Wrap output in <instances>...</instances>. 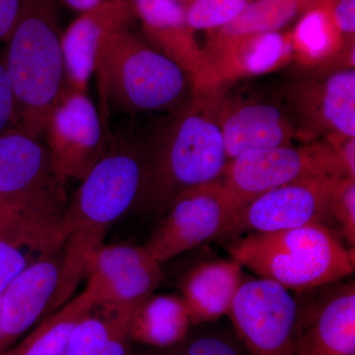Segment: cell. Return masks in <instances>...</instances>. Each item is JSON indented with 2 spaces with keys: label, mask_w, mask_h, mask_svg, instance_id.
I'll return each mask as SVG.
<instances>
[{
  "label": "cell",
  "mask_w": 355,
  "mask_h": 355,
  "mask_svg": "<svg viewBox=\"0 0 355 355\" xmlns=\"http://www.w3.org/2000/svg\"><path fill=\"white\" fill-rule=\"evenodd\" d=\"M144 173V141L112 132L104 155L81 180L60 222L62 265L48 312L72 298L110 227L137 203Z\"/></svg>",
  "instance_id": "cell-1"
},
{
  "label": "cell",
  "mask_w": 355,
  "mask_h": 355,
  "mask_svg": "<svg viewBox=\"0 0 355 355\" xmlns=\"http://www.w3.org/2000/svg\"><path fill=\"white\" fill-rule=\"evenodd\" d=\"M161 125L144 144V173L135 205L164 214L183 191L221 179L229 162L207 91Z\"/></svg>",
  "instance_id": "cell-2"
},
{
  "label": "cell",
  "mask_w": 355,
  "mask_h": 355,
  "mask_svg": "<svg viewBox=\"0 0 355 355\" xmlns=\"http://www.w3.org/2000/svg\"><path fill=\"white\" fill-rule=\"evenodd\" d=\"M94 73L106 132L110 114H170L186 106L195 94L189 74L130 28L100 44Z\"/></svg>",
  "instance_id": "cell-3"
},
{
  "label": "cell",
  "mask_w": 355,
  "mask_h": 355,
  "mask_svg": "<svg viewBox=\"0 0 355 355\" xmlns=\"http://www.w3.org/2000/svg\"><path fill=\"white\" fill-rule=\"evenodd\" d=\"M58 2L21 0L16 24L4 44L17 128L39 139L69 89Z\"/></svg>",
  "instance_id": "cell-4"
},
{
  "label": "cell",
  "mask_w": 355,
  "mask_h": 355,
  "mask_svg": "<svg viewBox=\"0 0 355 355\" xmlns=\"http://www.w3.org/2000/svg\"><path fill=\"white\" fill-rule=\"evenodd\" d=\"M226 248L243 268L288 291L316 288L354 272V250L343 246L323 223L250 233L235 238Z\"/></svg>",
  "instance_id": "cell-5"
},
{
  "label": "cell",
  "mask_w": 355,
  "mask_h": 355,
  "mask_svg": "<svg viewBox=\"0 0 355 355\" xmlns=\"http://www.w3.org/2000/svg\"><path fill=\"white\" fill-rule=\"evenodd\" d=\"M243 205L223 180L183 191L169 205L144 245L162 263L222 236Z\"/></svg>",
  "instance_id": "cell-6"
},
{
  "label": "cell",
  "mask_w": 355,
  "mask_h": 355,
  "mask_svg": "<svg viewBox=\"0 0 355 355\" xmlns=\"http://www.w3.org/2000/svg\"><path fill=\"white\" fill-rule=\"evenodd\" d=\"M338 154L324 140L252 151L229 161L222 180L243 207L266 191L312 178H345Z\"/></svg>",
  "instance_id": "cell-7"
},
{
  "label": "cell",
  "mask_w": 355,
  "mask_h": 355,
  "mask_svg": "<svg viewBox=\"0 0 355 355\" xmlns=\"http://www.w3.org/2000/svg\"><path fill=\"white\" fill-rule=\"evenodd\" d=\"M296 139L304 144L328 135L355 137V69L309 71L280 92Z\"/></svg>",
  "instance_id": "cell-8"
},
{
  "label": "cell",
  "mask_w": 355,
  "mask_h": 355,
  "mask_svg": "<svg viewBox=\"0 0 355 355\" xmlns=\"http://www.w3.org/2000/svg\"><path fill=\"white\" fill-rule=\"evenodd\" d=\"M227 315L252 355H293L301 318L286 287L261 277L243 280Z\"/></svg>",
  "instance_id": "cell-9"
},
{
  "label": "cell",
  "mask_w": 355,
  "mask_h": 355,
  "mask_svg": "<svg viewBox=\"0 0 355 355\" xmlns=\"http://www.w3.org/2000/svg\"><path fill=\"white\" fill-rule=\"evenodd\" d=\"M0 200L55 214L69 203L46 144L19 128L0 133Z\"/></svg>",
  "instance_id": "cell-10"
},
{
  "label": "cell",
  "mask_w": 355,
  "mask_h": 355,
  "mask_svg": "<svg viewBox=\"0 0 355 355\" xmlns=\"http://www.w3.org/2000/svg\"><path fill=\"white\" fill-rule=\"evenodd\" d=\"M43 135L53 169L64 183L83 180L104 155L111 132L87 93L67 89L53 109Z\"/></svg>",
  "instance_id": "cell-11"
},
{
  "label": "cell",
  "mask_w": 355,
  "mask_h": 355,
  "mask_svg": "<svg viewBox=\"0 0 355 355\" xmlns=\"http://www.w3.org/2000/svg\"><path fill=\"white\" fill-rule=\"evenodd\" d=\"M85 277L96 306L135 310L153 295L163 270L144 246L103 245L91 259Z\"/></svg>",
  "instance_id": "cell-12"
},
{
  "label": "cell",
  "mask_w": 355,
  "mask_h": 355,
  "mask_svg": "<svg viewBox=\"0 0 355 355\" xmlns=\"http://www.w3.org/2000/svg\"><path fill=\"white\" fill-rule=\"evenodd\" d=\"M335 178H312L284 184L250 200L222 236L273 232L323 223Z\"/></svg>",
  "instance_id": "cell-13"
},
{
  "label": "cell",
  "mask_w": 355,
  "mask_h": 355,
  "mask_svg": "<svg viewBox=\"0 0 355 355\" xmlns=\"http://www.w3.org/2000/svg\"><path fill=\"white\" fill-rule=\"evenodd\" d=\"M223 86L207 89L229 161L243 154L293 146L295 128L284 108L226 97Z\"/></svg>",
  "instance_id": "cell-14"
},
{
  "label": "cell",
  "mask_w": 355,
  "mask_h": 355,
  "mask_svg": "<svg viewBox=\"0 0 355 355\" xmlns=\"http://www.w3.org/2000/svg\"><path fill=\"white\" fill-rule=\"evenodd\" d=\"M135 19L141 22L144 40L176 62L191 77L196 91L212 87L211 72L186 8L175 0H130Z\"/></svg>",
  "instance_id": "cell-15"
},
{
  "label": "cell",
  "mask_w": 355,
  "mask_h": 355,
  "mask_svg": "<svg viewBox=\"0 0 355 355\" xmlns=\"http://www.w3.org/2000/svg\"><path fill=\"white\" fill-rule=\"evenodd\" d=\"M135 20L130 0H102L70 23L62 39L70 90L87 93L100 44L114 33L130 28Z\"/></svg>",
  "instance_id": "cell-16"
},
{
  "label": "cell",
  "mask_w": 355,
  "mask_h": 355,
  "mask_svg": "<svg viewBox=\"0 0 355 355\" xmlns=\"http://www.w3.org/2000/svg\"><path fill=\"white\" fill-rule=\"evenodd\" d=\"M62 249L28 266L1 294V324L9 345L48 312L60 284Z\"/></svg>",
  "instance_id": "cell-17"
},
{
  "label": "cell",
  "mask_w": 355,
  "mask_h": 355,
  "mask_svg": "<svg viewBox=\"0 0 355 355\" xmlns=\"http://www.w3.org/2000/svg\"><path fill=\"white\" fill-rule=\"evenodd\" d=\"M212 87L265 76L292 62L289 32H268L231 42L209 55Z\"/></svg>",
  "instance_id": "cell-18"
},
{
  "label": "cell",
  "mask_w": 355,
  "mask_h": 355,
  "mask_svg": "<svg viewBox=\"0 0 355 355\" xmlns=\"http://www.w3.org/2000/svg\"><path fill=\"white\" fill-rule=\"evenodd\" d=\"M292 62L309 71L354 69L355 42L347 43L323 7L306 11L289 31Z\"/></svg>",
  "instance_id": "cell-19"
},
{
  "label": "cell",
  "mask_w": 355,
  "mask_h": 355,
  "mask_svg": "<svg viewBox=\"0 0 355 355\" xmlns=\"http://www.w3.org/2000/svg\"><path fill=\"white\" fill-rule=\"evenodd\" d=\"M243 268L231 258L207 261L189 272L182 284V299L191 324L214 321L228 314L243 282Z\"/></svg>",
  "instance_id": "cell-20"
},
{
  "label": "cell",
  "mask_w": 355,
  "mask_h": 355,
  "mask_svg": "<svg viewBox=\"0 0 355 355\" xmlns=\"http://www.w3.org/2000/svg\"><path fill=\"white\" fill-rule=\"evenodd\" d=\"M293 355H355L354 284L329 298L305 331L300 326Z\"/></svg>",
  "instance_id": "cell-21"
},
{
  "label": "cell",
  "mask_w": 355,
  "mask_h": 355,
  "mask_svg": "<svg viewBox=\"0 0 355 355\" xmlns=\"http://www.w3.org/2000/svg\"><path fill=\"white\" fill-rule=\"evenodd\" d=\"M60 221H25L0 234V295L28 266L64 248Z\"/></svg>",
  "instance_id": "cell-22"
},
{
  "label": "cell",
  "mask_w": 355,
  "mask_h": 355,
  "mask_svg": "<svg viewBox=\"0 0 355 355\" xmlns=\"http://www.w3.org/2000/svg\"><path fill=\"white\" fill-rule=\"evenodd\" d=\"M319 4L320 0H253L235 19L209 32V41L203 49L205 57L236 40L261 33L279 32Z\"/></svg>",
  "instance_id": "cell-23"
},
{
  "label": "cell",
  "mask_w": 355,
  "mask_h": 355,
  "mask_svg": "<svg viewBox=\"0 0 355 355\" xmlns=\"http://www.w3.org/2000/svg\"><path fill=\"white\" fill-rule=\"evenodd\" d=\"M190 324L182 297L153 294L133 311L130 338L153 347H170L184 340Z\"/></svg>",
  "instance_id": "cell-24"
},
{
  "label": "cell",
  "mask_w": 355,
  "mask_h": 355,
  "mask_svg": "<svg viewBox=\"0 0 355 355\" xmlns=\"http://www.w3.org/2000/svg\"><path fill=\"white\" fill-rule=\"evenodd\" d=\"M133 311L95 305L72 331L65 355H127Z\"/></svg>",
  "instance_id": "cell-25"
},
{
  "label": "cell",
  "mask_w": 355,
  "mask_h": 355,
  "mask_svg": "<svg viewBox=\"0 0 355 355\" xmlns=\"http://www.w3.org/2000/svg\"><path fill=\"white\" fill-rule=\"evenodd\" d=\"M88 287L70 299L55 314L37 327L12 349L0 355H65L72 331L78 322L95 307Z\"/></svg>",
  "instance_id": "cell-26"
},
{
  "label": "cell",
  "mask_w": 355,
  "mask_h": 355,
  "mask_svg": "<svg viewBox=\"0 0 355 355\" xmlns=\"http://www.w3.org/2000/svg\"><path fill=\"white\" fill-rule=\"evenodd\" d=\"M253 0H195L186 8L187 21L193 31H216L235 19Z\"/></svg>",
  "instance_id": "cell-27"
},
{
  "label": "cell",
  "mask_w": 355,
  "mask_h": 355,
  "mask_svg": "<svg viewBox=\"0 0 355 355\" xmlns=\"http://www.w3.org/2000/svg\"><path fill=\"white\" fill-rule=\"evenodd\" d=\"M329 214L335 217L345 239L354 247L355 244V180L338 178L334 182Z\"/></svg>",
  "instance_id": "cell-28"
},
{
  "label": "cell",
  "mask_w": 355,
  "mask_h": 355,
  "mask_svg": "<svg viewBox=\"0 0 355 355\" xmlns=\"http://www.w3.org/2000/svg\"><path fill=\"white\" fill-rule=\"evenodd\" d=\"M17 128L15 97L6 65V51L0 44V133Z\"/></svg>",
  "instance_id": "cell-29"
},
{
  "label": "cell",
  "mask_w": 355,
  "mask_h": 355,
  "mask_svg": "<svg viewBox=\"0 0 355 355\" xmlns=\"http://www.w3.org/2000/svg\"><path fill=\"white\" fill-rule=\"evenodd\" d=\"M319 6L326 9L347 43L355 42V0H320Z\"/></svg>",
  "instance_id": "cell-30"
},
{
  "label": "cell",
  "mask_w": 355,
  "mask_h": 355,
  "mask_svg": "<svg viewBox=\"0 0 355 355\" xmlns=\"http://www.w3.org/2000/svg\"><path fill=\"white\" fill-rule=\"evenodd\" d=\"M53 214L51 212L28 209L0 200V234L22 222L33 219L49 218Z\"/></svg>",
  "instance_id": "cell-31"
},
{
  "label": "cell",
  "mask_w": 355,
  "mask_h": 355,
  "mask_svg": "<svg viewBox=\"0 0 355 355\" xmlns=\"http://www.w3.org/2000/svg\"><path fill=\"white\" fill-rule=\"evenodd\" d=\"M333 147L347 172V178L355 180V137L342 135H328L324 139Z\"/></svg>",
  "instance_id": "cell-32"
},
{
  "label": "cell",
  "mask_w": 355,
  "mask_h": 355,
  "mask_svg": "<svg viewBox=\"0 0 355 355\" xmlns=\"http://www.w3.org/2000/svg\"><path fill=\"white\" fill-rule=\"evenodd\" d=\"M181 355H240L237 350L220 338H200L187 347Z\"/></svg>",
  "instance_id": "cell-33"
},
{
  "label": "cell",
  "mask_w": 355,
  "mask_h": 355,
  "mask_svg": "<svg viewBox=\"0 0 355 355\" xmlns=\"http://www.w3.org/2000/svg\"><path fill=\"white\" fill-rule=\"evenodd\" d=\"M21 0H0V44H6L19 13Z\"/></svg>",
  "instance_id": "cell-34"
},
{
  "label": "cell",
  "mask_w": 355,
  "mask_h": 355,
  "mask_svg": "<svg viewBox=\"0 0 355 355\" xmlns=\"http://www.w3.org/2000/svg\"><path fill=\"white\" fill-rule=\"evenodd\" d=\"M58 1L62 2V4L69 7L71 10L80 13L91 8V7L95 6L102 0H58Z\"/></svg>",
  "instance_id": "cell-35"
},
{
  "label": "cell",
  "mask_w": 355,
  "mask_h": 355,
  "mask_svg": "<svg viewBox=\"0 0 355 355\" xmlns=\"http://www.w3.org/2000/svg\"><path fill=\"white\" fill-rule=\"evenodd\" d=\"M9 343L7 342L1 324V295H0V354H3L6 349H8Z\"/></svg>",
  "instance_id": "cell-36"
},
{
  "label": "cell",
  "mask_w": 355,
  "mask_h": 355,
  "mask_svg": "<svg viewBox=\"0 0 355 355\" xmlns=\"http://www.w3.org/2000/svg\"><path fill=\"white\" fill-rule=\"evenodd\" d=\"M175 1H177L178 3L181 4L182 6L187 8V7L190 6L195 0H175Z\"/></svg>",
  "instance_id": "cell-37"
}]
</instances>
